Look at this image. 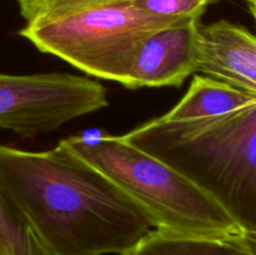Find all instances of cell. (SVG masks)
<instances>
[{
    "label": "cell",
    "instance_id": "1",
    "mask_svg": "<svg viewBox=\"0 0 256 255\" xmlns=\"http://www.w3.org/2000/svg\"><path fill=\"white\" fill-rule=\"evenodd\" d=\"M0 194L52 255H124L156 229L62 140L45 152L0 144Z\"/></svg>",
    "mask_w": 256,
    "mask_h": 255
},
{
    "label": "cell",
    "instance_id": "2",
    "mask_svg": "<svg viewBox=\"0 0 256 255\" xmlns=\"http://www.w3.org/2000/svg\"><path fill=\"white\" fill-rule=\"evenodd\" d=\"M124 136L199 185L242 232H256V102L190 122L156 118Z\"/></svg>",
    "mask_w": 256,
    "mask_h": 255
},
{
    "label": "cell",
    "instance_id": "3",
    "mask_svg": "<svg viewBox=\"0 0 256 255\" xmlns=\"http://www.w3.org/2000/svg\"><path fill=\"white\" fill-rule=\"evenodd\" d=\"M62 142L135 200L158 230L226 240L242 234L226 210L199 185L124 135L70 136Z\"/></svg>",
    "mask_w": 256,
    "mask_h": 255
},
{
    "label": "cell",
    "instance_id": "4",
    "mask_svg": "<svg viewBox=\"0 0 256 255\" xmlns=\"http://www.w3.org/2000/svg\"><path fill=\"white\" fill-rule=\"evenodd\" d=\"M182 20L185 19L150 14L125 2L25 24L19 34L40 52L55 55L86 74L124 84L144 40Z\"/></svg>",
    "mask_w": 256,
    "mask_h": 255
},
{
    "label": "cell",
    "instance_id": "5",
    "mask_svg": "<svg viewBox=\"0 0 256 255\" xmlns=\"http://www.w3.org/2000/svg\"><path fill=\"white\" fill-rule=\"evenodd\" d=\"M108 104L106 89L89 78L66 72H0V129L22 138L55 132Z\"/></svg>",
    "mask_w": 256,
    "mask_h": 255
},
{
    "label": "cell",
    "instance_id": "6",
    "mask_svg": "<svg viewBox=\"0 0 256 255\" xmlns=\"http://www.w3.org/2000/svg\"><path fill=\"white\" fill-rule=\"evenodd\" d=\"M199 26V19H185L149 35L122 85L129 89L180 86L195 72Z\"/></svg>",
    "mask_w": 256,
    "mask_h": 255
},
{
    "label": "cell",
    "instance_id": "7",
    "mask_svg": "<svg viewBox=\"0 0 256 255\" xmlns=\"http://www.w3.org/2000/svg\"><path fill=\"white\" fill-rule=\"evenodd\" d=\"M195 72L256 96V36L226 20L199 26Z\"/></svg>",
    "mask_w": 256,
    "mask_h": 255
},
{
    "label": "cell",
    "instance_id": "8",
    "mask_svg": "<svg viewBox=\"0 0 256 255\" xmlns=\"http://www.w3.org/2000/svg\"><path fill=\"white\" fill-rule=\"evenodd\" d=\"M256 102L255 95L248 94L209 76L195 75L189 90L166 114L164 122H190L220 116Z\"/></svg>",
    "mask_w": 256,
    "mask_h": 255
},
{
    "label": "cell",
    "instance_id": "9",
    "mask_svg": "<svg viewBox=\"0 0 256 255\" xmlns=\"http://www.w3.org/2000/svg\"><path fill=\"white\" fill-rule=\"evenodd\" d=\"M124 255H252L232 240L189 236L155 229Z\"/></svg>",
    "mask_w": 256,
    "mask_h": 255
},
{
    "label": "cell",
    "instance_id": "10",
    "mask_svg": "<svg viewBox=\"0 0 256 255\" xmlns=\"http://www.w3.org/2000/svg\"><path fill=\"white\" fill-rule=\"evenodd\" d=\"M0 250L4 255H52L2 194Z\"/></svg>",
    "mask_w": 256,
    "mask_h": 255
},
{
    "label": "cell",
    "instance_id": "11",
    "mask_svg": "<svg viewBox=\"0 0 256 255\" xmlns=\"http://www.w3.org/2000/svg\"><path fill=\"white\" fill-rule=\"evenodd\" d=\"M125 2L134 0H18L25 24H35L88 8Z\"/></svg>",
    "mask_w": 256,
    "mask_h": 255
},
{
    "label": "cell",
    "instance_id": "12",
    "mask_svg": "<svg viewBox=\"0 0 256 255\" xmlns=\"http://www.w3.org/2000/svg\"><path fill=\"white\" fill-rule=\"evenodd\" d=\"M215 0H134L144 12L172 19H200Z\"/></svg>",
    "mask_w": 256,
    "mask_h": 255
},
{
    "label": "cell",
    "instance_id": "13",
    "mask_svg": "<svg viewBox=\"0 0 256 255\" xmlns=\"http://www.w3.org/2000/svg\"><path fill=\"white\" fill-rule=\"evenodd\" d=\"M232 240L248 250L250 254L256 255V232H244L240 236Z\"/></svg>",
    "mask_w": 256,
    "mask_h": 255
},
{
    "label": "cell",
    "instance_id": "14",
    "mask_svg": "<svg viewBox=\"0 0 256 255\" xmlns=\"http://www.w3.org/2000/svg\"><path fill=\"white\" fill-rule=\"evenodd\" d=\"M249 4H250V8H252V14H254V16H255V20H256V2H250Z\"/></svg>",
    "mask_w": 256,
    "mask_h": 255
},
{
    "label": "cell",
    "instance_id": "15",
    "mask_svg": "<svg viewBox=\"0 0 256 255\" xmlns=\"http://www.w3.org/2000/svg\"><path fill=\"white\" fill-rule=\"evenodd\" d=\"M248 2H256V0H248Z\"/></svg>",
    "mask_w": 256,
    "mask_h": 255
},
{
    "label": "cell",
    "instance_id": "16",
    "mask_svg": "<svg viewBox=\"0 0 256 255\" xmlns=\"http://www.w3.org/2000/svg\"><path fill=\"white\" fill-rule=\"evenodd\" d=\"M0 255H4V254H2V250H0Z\"/></svg>",
    "mask_w": 256,
    "mask_h": 255
}]
</instances>
